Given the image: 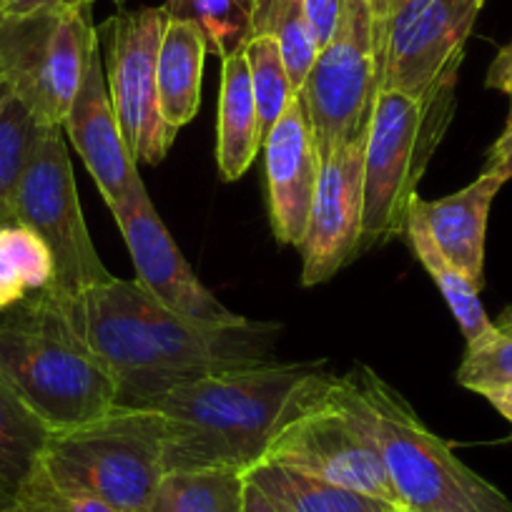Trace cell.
<instances>
[{
  "label": "cell",
  "instance_id": "cell-1",
  "mask_svg": "<svg viewBox=\"0 0 512 512\" xmlns=\"http://www.w3.org/2000/svg\"><path fill=\"white\" fill-rule=\"evenodd\" d=\"M61 302L78 337L111 374L118 405L144 407L181 382L274 362L279 324L186 317L136 279L111 277Z\"/></svg>",
  "mask_w": 512,
  "mask_h": 512
},
{
  "label": "cell",
  "instance_id": "cell-2",
  "mask_svg": "<svg viewBox=\"0 0 512 512\" xmlns=\"http://www.w3.org/2000/svg\"><path fill=\"white\" fill-rule=\"evenodd\" d=\"M334 377L322 362L231 369L181 382L149 402L164 420V467L246 472L284 427L317 405Z\"/></svg>",
  "mask_w": 512,
  "mask_h": 512
},
{
  "label": "cell",
  "instance_id": "cell-3",
  "mask_svg": "<svg viewBox=\"0 0 512 512\" xmlns=\"http://www.w3.org/2000/svg\"><path fill=\"white\" fill-rule=\"evenodd\" d=\"M334 395L372 435L402 512H512L510 497L470 470L369 367L334 379Z\"/></svg>",
  "mask_w": 512,
  "mask_h": 512
},
{
  "label": "cell",
  "instance_id": "cell-4",
  "mask_svg": "<svg viewBox=\"0 0 512 512\" xmlns=\"http://www.w3.org/2000/svg\"><path fill=\"white\" fill-rule=\"evenodd\" d=\"M0 379L51 432L96 420L118 405L111 374L51 289L0 312Z\"/></svg>",
  "mask_w": 512,
  "mask_h": 512
},
{
  "label": "cell",
  "instance_id": "cell-5",
  "mask_svg": "<svg viewBox=\"0 0 512 512\" xmlns=\"http://www.w3.org/2000/svg\"><path fill=\"white\" fill-rule=\"evenodd\" d=\"M457 76H447L425 98L377 91L364 144L359 254L405 236L417 186L455 116Z\"/></svg>",
  "mask_w": 512,
  "mask_h": 512
},
{
  "label": "cell",
  "instance_id": "cell-6",
  "mask_svg": "<svg viewBox=\"0 0 512 512\" xmlns=\"http://www.w3.org/2000/svg\"><path fill=\"white\" fill-rule=\"evenodd\" d=\"M38 470L66 490L121 512H146L164 477V420L149 407L116 405L106 415L48 435Z\"/></svg>",
  "mask_w": 512,
  "mask_h": 512
},
{
  "label": "cell",
  "instance_id": "cell-7",
  "mask_svg": "<svg viewBox=\"0 0 512 512\" xmlns=\"http://www.w3.org/2000/svg\"><path fill=\"white\" fill-rule=\"evenodd\" d=\"M96 51L93 3L0 18V81L48 126H63Z\"/></svg>",
  "mask_w": 512,
  "mask_h": 512
},
{
  "label": "cell",
  "instance_id": "cell-8",
  "mask_svg": "<svg viewBox=\"0 0 512 512\" xmlns=\"http://www.w3.org/2000/svg\"><path fill=\"white\" fill-rule=\"evenodd\" d=\"M16 221L36 231L51 249L56 267L51 292L58 297H78L113 277L88 234L61 126L46 123L33 144L16 191Z\"/></svg>",
  "mask_w": 512,
  "mask_h": 512
},
{
  "label": "cell",
  "instance_id": "cell-9",
  "mask_svg": "<svg viewBox=\"0 0 512 512\" xmlns=\"http://www.w3.org/2000/svg\"><path fill=\"white\" fill-rule=\"evenodd\" d=\"M485 0H374L377 91L425 98L460 73Z\"/></svg>",
  "mask_w": 512,
  "mask_h": 512
},
{
  "label": "cell",
  "instance_id": "cell-10",
  "mask_svg": "<svg viewBox=\"0 0 512 512\" xmlns=\"http://www.w3.org/2000/svg\"><path fill=\"white\" fill-rule=\"evenodd\" d=\"M169 23L164 6L123 11L96 26L108 98L131 156L156 166L174 146V126L164 121L156 86L161 38Z\"/></svg>",
  "mask_w": 512,
  "mask_h": 512
},
{
  "label": "cell",
  "instance_id": "cell-11",
  "mask_svg": "<svg viewBox=\"0 0 512 512\" xmlns=\"http://www.w3.org/2000/svg\"><path fill=\"white\" fill-rule=\"evenodd\" d=\"M377 86L374 0H344L337 31L319 51L299 93L319 159L367 128Z\"/></svg>",
  "mask_w": 512,
  "mask_h": 512
},
{
  "label": "cell",
  "instance_id": "cell-12",
  "mask_svg": "<svg viewBox=\"0 0 512 512\" xmlns=\"http://www.w3.org/2000/svg\"><path fill=\"white\" fill-rule=\"evenodd\" d=\"M264 460L364 492L402 510L372 435L334 395V382L317 405L284 427Z\"/></svg>",
  "mask_w": 512,
  "mask_h": 512
},
{
  "label": "cell",
  "instance_id": "cell-13",
  "mask_svg": "<svg viewBox=\"0 0 512 512\" xmlns=\"http://www.w3.org/2000/svg\"><path fill=\"white\" fill-rule=\"evenodd\" d=\"M364 144L367 128L342 141L322 161L307 231L299 246L304 287L329 282L357 256H362L359 241L364 206Z\"/></svg>",
  "mask_w": 512,
  "mask_h": 512
},
{
  "label": "cell",
  "instance_id": "cell-14",
  "mask_svg": "<svg viewBox=\"0 0 512 512\" xmlns=\"http://www.w3.org/2000/svg\"><path fill=\"white\" fill-rule=\"evenodd\" d=\"M123 241L128 246L131 262L136 267V282L149 289L156 299L186 317L229 322L239 314L229 312L204 284L184 259L169 229L161 221L144 181L123 201L111 209Z\"/></svg>",
  "mask_w": 512,
  "mask_h": 512
},
{
  "label": "cell",
  "instance_id": "cell-15",
  "mask_svg": "<svg viewBox=\"0 0 512 512\" xmlns=\"http://www.w3.org/2000/svg\"><path fill=\"white\" fill-rule=\"evenodd\" d=\"M264 161L272 231L282 244L299 249L322 171L312 126L299 96L289 101L277 126L264 139Z\"/></svg>",
  "mask_w": 512,
  "mask_h": 512
},
{
  "label": "cell",
  "instance_id": "cell-16",
  "mask_svg": "<svg viewBox=\"0 0 512 512\" xmlns=\"http://www.w3.org/2000/svg\"><path fill=\"white\" fill-rule=\"evenodd\" d=\"M61 128L96 181L108 209H113L141 184L139 161L131 156L108 98L101 48L93 53L86 78Z\"/></svg>",
  "mask_w": 512,
  "mask_h": 512
},
{
  "label": "cell",
  "instance_id": "cell-17",
  "mask_svg": "<svg viewBox=\"0 0 512 512\" xmlns=\"http://www.w3.org/2000/svg\"><path fill=\"white\" fill-rule=\"evenodd\" d=\"M505 181L480 174L470 186L437 201L417 196L412 209L425 221L437 249L482 292L485 287V239L490 206Z\"/></svg>",
  "mask_w": 512,
  "mask_h": 512
},
{
  "label": "cell",
  "instance_id": "cell-18",
  "mask_svg": "<svg viewBox=\"0 0 512 512\" xmlns=\"http://www.w3.org/2000/svg\"><path fill=\"white\" fill-rule=\"evenodd\" d=\"M264 146V128L244 53L221 61L219 131H216V164L221 179L236 181L249 171Z\"/></svg>",
  "mask_w": 512,
  "mask_h": 512
},
{
  "label": "cell",
  "instance_id": "cell-19",
  "mask_svg": "<svg viewBox=\"0 0 512 512\" xmlns=\"http://www.w3.org/2000/svg\"><path fill=\"white\" fill-rule=\"evenodd\" d=\"M209 53L204 36L191 23L169 21L156 63V86L164 121L176 131L196 116L201 103V73Z\"/></svg>",
  "mask_w": 512,
  "mask_h": 512
},
{
  "label": "cell",
  "instance_id": "cell-20",
  "mask_svg": "<svg viewBox=\"0 0 512 512\" xmlns=\"http://www.w3.org/2000/svg\"><path fill=\"white\" fill-rule=\"evenodd\" d=\"M279 512H402L390 502L347 490L279 462L262 460L244 472Z\"/></svg>",
  "mask_w": 512,
  "mask_h": 512
},
{
  "label": "cell",
  "instance_id": "cell-21",
  "mask_svg": "<svg viewBox=\"0 0 512 512\" xmlns=\"http://www.w3.org/2000/svg\"><path fill=\"white\" fill-rule=\"evenodd\" d=\"M244 487L246 477L239 470H171L156 485L146 512H241Z\"/></svg>",
  "mask_w": 512,
  "mask_h": 512
},
{
  "label": "cell",
  "instance_id": "cell-22",
  "mask_svg": "<svg viewBox=\"0 0 512 512\" xmlns=\"http://www.w3.org/2000/svg\"><path fill=\"white\" fill-rule=\"evenodd\" d=\"M407 241H410L412 251H415L417 262L425 267V272L430 274L432 282L437 284V289L445 297L447 307L455 314L457 324H460L462 334H465L467 344L477 342L480 337H485L492 329V319L487 317L485 307L480 302V289L465 277V272L455 267V264L437 249L435 239L427 231L425 221L420 219L415 209L410 206V219H407Z\"/></svg>",
  "mask_w": 512,
  "mask_h": 512
},
{
  "label": "cell",
  "instance_id": "cell-23",
  "mask_svg": "<svg viewBox=\"0 0 512 512\" xmlns=\"http://www.w3.org/2000/svg\"><path fill=\"white\" fill-rule=\"evenodd\" d=\"M56 267L46 241L26 224H0V312L51 289Z\"/></svg>",
  "mask_w": 512,
  "mask_h": 512
},
{
  "label": "cell",
  "instance_id": "cell-24",
  "mask_svg": "<svg viewBox=\"0 0 512 512\" xmlns=\"http://www.w3.org/2000/svg\"><path fill=\"white\" fill-rule=\"evenodd\" d=\"M51 430L0 379V487L16 495L38 465Z\"/></svg>",
  "mask_w": 512,
  "mask_h": 512
},
{
  "label": "cell",
  "instance_id": "cell-25",
  "mask_svg": "<svg viewBox=\"0 0 512 512\" xmlns=\"http://www.w3.org/2000/svg\"><path fill=\"white\" fill-rule=\"evenodd\" d=\"M164 11L169 21L191 23L221 61L244 53L256 36V0H166Z\"/></svg>",
  "mask_w": 512,
  "mask_h": 512
},
{
  "label": "cell",
  "instance_id": "cell-26",
  "mask_svg": "<svg viewBox=\"0 0 512 512\" xmlns=\"http://www.w3.org/2000/svg\"><path fill=\"white\" fill-rule=\"evenodd\" d=\"M43 126L28 103L0 81V224L16 221V191Z\"/></svg>",
  "mask_w": 512,
  "mask_h": 512
},
{
  "label": "cell",
  "instance_id": "cell-27",
  "mask_svg": "<svg viewBox=\"0 0 512 512\" xmlns=\"http://www.w3.org/2000/svg\"><path fill=\"white\" fill-rule=\"evenodd\" d=\"M254 28L256 36L267 33L279 43L292 91L294 96H299L319 56V48L304 16V3L302 0H256Z\"/></svg>",
  "mask_w": 512,
  "mask_h": 512
},
{
  "label": "cell",
  "instance_id": "cell-28",
  "mask_svg": "<svg viewBox=\"0 0 512 512\" xmlns=\"http://www.w3.org/2000/svg\"><path fill=\"white\" fill-rule=\"evenodd\" d=\"M244 58L246 66H249V81L256 98V108H259V116H262L264 139H267L269 131L282 118L284 108L294 98L292 81H289L279 43L267 33H259V36L246 43Z\"/></svg>",
  "mask_w": 512,
  "mask_h": 512
},
{
  "label": "cell",
  "instance_id": "cell-29",
  "mask_svg": "<svg viewBox=\"0 0 512 512\" xmlns=\"http://www.w3.org/2000/svg\"><path fill=\"white\" fill-rule=\"evenodd\" d=\"M457 382L477 395L512 384V307H507L500 319L492 322V329L485 337L467 344L465 357L457 369Z\"/></svg>",
  "mask_w": 512,
  "mask_h": 512
},
{
  "label": "cell",
  "instance_id": "cell-30",
  "mask_svg": "<svg viewBox=\"0 0 512 512\" xmlns=\"http://www.w3.org/2000/svg\"><path fill=\"white\" fill-rule=\"evenodd\" d=\"M18 512H121L86 492L66 490L48 480L38 467L16 492Z\"/></svg>",
  "mask_w": 512,
  "mask_h": 512
},
{
  "label": "cell",
  "instance_id": "cell-31",
  "mask_svg": "<svg viewBox=\"0 0 512 512\" xmlns=\"http://www.w3.org/2000/svg\"><path fill=\"white\" fill-rule=\"evenodd\" d=\"M304 16H307L309 31H312L314 43L322 51L329 41H332L334 31H337L339 16H342L344 0H302Z\"/></svg>",
  "mask_w": 512,
  "mask_h": 512
},
{
  "label": "cell",
  "instance_id": "cell-32",
  "mask_svg": "<svg viewBox=\"0 0 512 512\" xmlns=\"http://www.w3.org/2000/svg\"><path fill=\"white\" fill-rule=\"evenodd\" d=\"M482 174L497 176L500 181L512 179V123H505L502 134L497 136V141L487 151Z\"/></svg>",
  "mask_w": 512,
  "mask_h": 512
},
{
  "label": "cell",
  "instance_id": "cell-33",
  "mask_svg": "<svg viewBox=\"0 0 512 512\" xmlns=\"http://www.w3.org/2000/svg\"><path fill=\"white\" fill-rule=\"evenodd\" d=\"M485 86L502 91L510 98V111H507L505 123H512V43H507V46H502L500 51H497L495 61L487 68Z\"/></svg>",
  "mask_w": 512,
  "mask_h": 512
},
{
  "label": "cell",
  "instance_id": "cell-34",
  "mask_svg": "<svg viewBox=\"0 0 512 512\" xmlns=\"http://www.w3.org/2000/svg\"><path fill=\"white\" fill-rule=\"evenodd\" d=\"M96 0H0V18L3 16H28V13L51 11V8L83 6Z\"/></svg>",
  "mask_w": 512,
  "mask_h": 512
},
{
  "label": "cell",
  "instance_id": "cell-35",
  "mask_svg": "<svg viewBox=\"0 0 512 512\" xmlns=\"http://www.w3.org/2000/svg\"><path fill=\"white\" fill-rule=\"evenodd\" d=\"M241 512H279V507L274 505V502L269 500V497L264 495V492L259 490V487L254 485V482L246 480V487H244V510H241Z\"/></svg>",
  "mask_w": 512,
  "mask_h": 512
},
{
  "label": "cell",
  "instance_id": "cell-36",
  "mask_svg": "<svg viewBox=\"0 0 512 512\" xmlns=\"http://www.w3.org/2000/svg\"><path fill=\"white\" fill-rule=\"evenodd\" d=\"M480 397H485L502 417L512 425V384H505V387H495V390L482 392Z\"/></svg>",
  "mask_w": 512,
  "mask_h": 512
},
{
  "label": "cell",
  "instance_id": "cell-37",
  "mask_svg": "<svg viewBox=\"0 0 512 512\" xmlns=\"http://www.w3.org/2000/svg\"><path fill=\"white\" fill-rule=\"evenodd\" d=\"M0 512H18V500L13 492L0 487Z\"/></svg>",
  "mask_w": 512,
  "mask_h": 512
},
{
  "label": "cell",
  "instance_id": "cell-38",
  "mask_svg": "<svg viewBox=\"0 0 512 512\" xmlns=\"http://www.w3.org/2000/svg\"><path fill=\"white\" fill-rule=\"evenodd\" d=\"M113 3H116V6H123V3H126V0H113Z\"/></svg>",
  "mask_w": 512,
  "mask_h": 512
}]
</instances>
